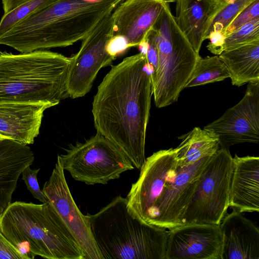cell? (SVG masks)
<instances>
[{
	"mask_svg": "<svg viewBox=\"0 0 259 259\" xmlns=\"http://www.w3.org/2000/svg\"><path fill=\"white\" fill-rule=\"evenodd\" d=\"M70 57L44 50L13 54L0 51V103H47L69 97Z\"/></svg>",
	"mask_w": 259,
	"mask_h": 259,
	"instance_id": "4",
	"label": "cell"
},
{
	"mask_svg": "<svg viewBox=\"0 0 259 259\" xmlns=\"http://www.w3.org/2000/svg\"><path fill=\"white\" fill-rule=\"evenodd\" d=\"M0 231L24 259H86L72 233L53 206L16 201L0 214Z\"/></svg>",
	"mask_w": 259,
	"mask_h": 259,
	"instance_id": "3",
	"label": "cell"
},
{
	"mask_svg": "<svg viewBox=\"0 0 259 259\" xmlns=\"http://www.w3.org/2000/svg\"><path fill=\"white\" fill-rule=\"evenodd\" d=\"M88 216L102 259H165L168 231L140 220L126 198L118 196Z\"/></svg>",
	"mask_w": 259,
	"mask_h": 259,
	"instance_id": "5",
	"label": "cell"
},
{
	"mask_svg": "<svg viewBox=\"0 0 259 259\" xmlns=\"http://www.w3.org/2000/svg\"><path fill=\"white\" fill-rule=\"evenodd\" d=\"M219 225L191 223L168 231L165 259H222Z\"/></svg>",
	"mask_w": 259,
	"mask_h": 259,
	"instance_id": "14",
	"label": "cell"
},
{
	"mask_svg": "<svg viewBox=\"0 0 259 259\" xmlns=\"http://www.w3.org/2000/svg\"><path fill=\"white\" fill-rule=\"evenodd\" d=\"M112 13L82 40L78 52L70 57L66 80L69 97L74 99L85 96L91 90L99 70L111 65L116 59L107 48L111 36Z\"/></svg>",
	"mask_w": 259,
	"mask_h": 259,
	"instance_id": "9",
	"label": "cell"
},
{
	"mask_svg": "<svg viewBox=\"0 0 259 259\" xmlns=\"http://www.w3.org/2000/svg\"><path fill=\"white\" fill-rule=\"evenodd\" d=\"M107 48L110 54L115 58L130 48L126 40L119 35H111L108 41Z\"/></svg>",
	"mask_w": 259,
	"mask_h": 259,
	"instance_id": "30",
	"label": "cell"
},
{
	"mask_svg": "<svg viewBox=\"0 0 259 259\" xmlns=\"http://www.w3.org/2000/svg\"><path fill=\"white\" fill-rule=\"evenodd\" d=\"M47 103H0V135L21 143H34L39 133Z\"/></svg>",
	"mask_w": 259,
	"mask_h": 259,
	"instance_id": "16",
	"label": "cell"
},
{
	"mask_svg": "<svg viewBox=\"0 0 259 259\" xmlns=\"http://www.w3.org/2000/svg\"><path fill=\"white\" fill-rule=\"evenodd\" d=\"M229 204L239 212L259 211V157L233 158Z\"/></svg>",
	"mask_w": 259,
	"mask_h": 259,
	"instance_id": "19",
	"label": "cell"
},
{
	"mask_svg": "<svg viewBox=\"0 0 259 259\" xmlns=\"http://www.w3.org/2000/svg\"><path fill=\"white\" fill-rule=\"evenodd\" d=\"M176 149L160 150L146 159L137 181L126 197L129 209L148 224L153 207L178 168Z\"/></svg>",
	"mask_w": 259,
	"mask_h": 259,
	"instance_id": "10",
	"label": "cell"
},
{
	"mask_svg": "<svg viewBox=\"0 0 259 259\" xmlns=\"http://www.w3.org/2000/svg\"><path fill=\"white\" fill-rule=\"evenodd\" d=\"M255 0H230L215 16L206 32L204 39L213 31L224 33L234 18Z\"/></svg>",
	"mask_w": 259,
	"mask_h": 259,
	"instance_id": "25",
	"label": "cell"
},
{
	"mask_svg": "<svg viewBox=\"0 0 259 259\" xmlns=\"http://www.w3.org/2000/svg\"><path fill=\"white\" fill-rule=\"evenodd\" d=\"M5 138H5V137H3L2 136H1V135H0V140H1V139H5Z\"/></svg>",
	"mask_w": 259,
	"mask_h": 259,
	"instance_id": "34",
	"label": "cell"
},
{
	"mask_svg": "<svg viewBox=\"0 0 259 259\" xmlns=\"http://www.w3.org/2000/svg\"><path fill=\"white\" fill-rule=\"evenodd\" d=\"M218 56L229 72L232 85L259 81V40L224 51Z\"/></svg>",
	"mask_w": 259,
	"mask_h": 259,
	"instance_id": "21",
	"label": "cell"
},
{
	"mask_svg": "<svg viewBox=\"0 0 259 259\" xmlns=\"http://www.w3.org/2000/svg\"><path fill=\"white\" fill-rule=\"evenodd\" d=\"M60 0H30L10 12L4 14L0 20V36L28 16Z\"/></svg>",
	"mask_w": 259,
	"mask_h": 259,
	"instance_id": "24",
	"label": "cell"
},
{
	"mask_svg": "<svg viewBox=\"0 0 259 259\" xmlns=\"http://www.w3.org/2000/svg\"><path fill=\"white\" fill-rule=\"evenodd\" d=\"M169 4H163L150 30L158 51L157 65L151 81L154 103L159 108L178 100L200 57L177 25Z\"/></svg>",
	"mask_w": 259,
	"mask_h": 259,
	"instance_id": "6",
	"label": "cell"
},
{
	"mask_svg": "<svg viewBox=\"0 0 259 259\" xmlns=\"http://www.w3.org/2000/svg\"><path fill=\"white\" fill-rule=\"evenodd\" d=\"M4 14H6L30 0H1Z\"/></svg>",
	"mask_w": 259,
	"mask_h": 259,
	"instance_id": "32",
	"label": "cell"
},
{
	"mask_svg": "<svg viewBox=\"0 0 259 259\" xmlns=\"http://www.w3.org/2000/svg\"><path fill=\"white\" fill-rule=\"evenodd\" d=\"M175 0H124L112 13L111 35L123 37L130 48L138 47L158 17L164 3Z\"/></svg>",
	"mask_w": 259,
	"mask_h": 259,
	"instance_id": "15",
	"label": "cell"
},
{
	"mask_svg": "<svg viewBox=\"0 0 259 259\" xmlns=\"http://www.w3.org/2000/svg\"><path fill=\"white\" fill-rule=\"evenodd\" d=\"M223 236L222 259H259V229L236 210L219 225Z\"/></svg>",
	"mask_w": 259,
	"mask_h": 259,
	"instance_id": "18",
	"label": "cell"
},
{
	"mask_svg": "<svg viewBox=\"0 0 259 259\" xmlns=\"http://www.w3.org/2000/svg\"><path fill=\"white\" fill-rule=\"evenodd\" d=\"M146 56L128 57L113 66L98 87L92 104L97 133L116 146L140 169L152 96Z\"/></svg>",
	"mask_w": 259,
	"mask_h": 259,
	"instance_id": "1",
	"label": "cell"
},
{
	"mask_svg": "<svg viewBox=\"0 0 259 259\" xmlns=\"http://www.w3.org/2000/svg\"><path fill=\"white\" fill-rule=\"evenodd\" d=\"M87 3H101L103 2H110V1H114V2H122L124 0H82Z\"/></svg>",
	"mask_w": 259,
	"mask_h": 259,
	"instance_id": "33",
	"label": "cell"
},
{
	"mask_svg": "<svg viewBox=\"0 0 259 259\" xmlns=\"http://www.w3.org/2000/svg\"><path fill=\"white\" fill-rule=\"evenodd\" d=\"M64 171L58 155L52 175L42 191L80 245L86 259H102L92 235L89 216L82 214L76 205Z\"/></svg>",
	"mask_w": 259,
	"mask_h": 259,
	"instance_id": "13",
	"label": "cell"
},
{
	"mask_svg": "<svg viewBox=\"0 0 259 259\" xmlns=\"http://www.w3.org/2000/svg\"><path fill=\"white\" fill-rule=\"evenodd\" d=\"M34 159L28 145L8 138L0 140V214L11 203L20 175Z\"/></svg>",
	"mask_w": 259,
	"mask_h": 259,
	"instance_id": "20",
	"label": "cell"
},
{
	"mask_svg": "<svg viewBox=\"0 0 259 259\" xmlns=\"http://www.w3.org/2000/svg\"><path fill=\"white\" fill-rule=\"evenodd\" d=\"M259 40V18L243 25L225 37L224 51Z\"/></svg>",
	"mask_w": 259,
	"mask_h": 259,
	"instance_id": "26",
	"label": "cell"
},
{
	"mask_svg": "<svg viewBox=\"0 0 259 259\" xmlns=\"http://www.w3.org/2000/svg\"><path fill=\"white\" fill-rule=\"evenodd\" d=\"M0 259H24L22 253L0 231Z\"/></svg>",
	"mask_w": 259,
	"mask_h": 259,
	"instance_id": "29",
	"label": "cell"
},
{
	"mask_svg": "<svg viewBox=\"0 0 259 259\" xmlns=\"http://www.w3.org/2000/svg\"><path fill=\"white\" fill-rule=\"evenodd\" d=\"M219 138L220 148L259 142V81L248 83L244 97L222 116L203 128Z\"/></svg>",
	"mask_w": 259,
	"mask_h": 259,
	"instance_id": "12",
	"label": "cell"
},
{
	"mask_svg": "<svg viewBox=\"0 0 259 259\" xmlns=\"http://www.w3.org/2000/svg\"><path fill=\"white\" fill-rule=\"evenodd\" d=\"M225 35L219 31L211 32L207 39L209 42L206 46L207 49L213 54L219 56L224 51Z\"/></svg>",
	"mask_w": 259,
	"mask_h": 259,
	"instance_id": "31",
	"label": "cell"
},
{
	"mask_svg": "<svg viewBox=\"0 0 259 259\" xmlns=\"http://www.w3.org/2000/svg\"><path fill=\"white\" fill-rule=\"evenodd\" d=\"M230 0H175L176 23L195 52L215 16Z\"/></svg>",
	"mask_w": 259,
	"mask_h": 259,
	"instance_id": "17",
	"label": "cell"
},
{
	"mask_svg": "<svg viewBox=\"0 0 259 259\" xmlns=\"http://www.w3.org/2000/svg\"><path fill=\"white\" fill-rule=\"evenodd\" d=\"M39 169V168L32 169L29 166H28L21 174L22 180L26 184L27 189L34 197L42 203H46L48 201L42 191L40 189L37 179V174Z\"/></svg>",
	"mask_w": 259,
	"mask_h": 259,
	"instance_id": "28",
	"label": "cell"
},
{
	"mask_svg": "<svg viewBox=\"0 0 259 259\" xmlns=\"http://www.w3.org/2000/svg\"><path fill=\"white\" fill-rule=\"evenodd\" d=\"M58 156L64 170L75 180L87 185L106 184L135 168L121 150L98 133L84 143L71 145L64 154Z\"/></svg>",
	"mask_w": 259,
	"mask_h": 259,
	"instance_id": "7",
	"label": "cell"
},
{
	"mask_svg": "<svg viewBox=\"0 0 259 259\" xmlns=\"http://www.w3.org/2000/svg\"><path fill=\"white\" fill-rule=\"evenodd\" d=\"M212 156L187 166H178L175 179L164 189L154 204L148 224L169 230L183 225L184 215L201 172Z\"/></svg>",
	"mask_w": 259,
	"mask_h": 259,
	"instance_id": "11",
	"label": "cell"
},
{
	"mask_svg": "<svg viewBox=\"0 0 259 259\" xmlns=\"http://www.w3.org/2000/svg\"><path fill=\"white\" fill-rule=\"evenodd\" d=\"M257 18H259V0L254 1L235 17L226 29L224 35L227 36Z\"/></svg>",
	"mask_w": 259,
	"mask_h": 259,
	"instance_id": "27",
	"label": "cell"
},
{
	"mask_svg": "<svg viewBox=\"0 0 259 259\" xmlns=\"http://www.w3.org/2000/svg\"><path fill=\"white\" fill-rule=\"evenodd\" d=\"M233 168L229 150L220 148L201 172L184 215L183 225H220L229 207Z\"/></svg>",
	"mask_w": 259,
	"mask_h": 259,
	"instance_id": "8",
	"label": "cell"
},
{
	"mask_svg": "<svg viewBox=\"0 0 259 259\" xmlns=\"http://www.w3.org/2000/svg\"><path fill=\"white\" fill-rule=\"evenodd\" d=\"M180 145L176 148L178 165L185 166L213 155L220 148L219 138L214 133L195 127L181 136Z\"/></svg>",
	"mask_w": 259,
	"mask_h": 259,
	"instance_id": "22",
	"label": "cell"
},
{
	"mask_svg": "<svg viewBox=\"0 0 259 259\" xmlns=\"http://www.w3.org/2000/svg\"><path fill=\"white\" fill-rule=\"evenodd\" d=\"M230 77L226 66L218 56L200 57L185 88L220 81Z\"/></svg>",
	"mask_w": 259,
	"mask_h": 259,
	"instance_id": "23",
	"label": "cell"
},
{
	"mask_svg": "<svg viewBox=\"0 0 259 259\" xmlns=\"http://www.w3.org/2000/svg\"><path fill=\"white\" fill-rule=\"evenodd\" d=\"M121 2L60 0L23 18L0 36L20 53L71 46L82 40Z\"/></svg>",
	"mask_w": 259,
	"mask_h": 259,
	"instance_id": "2",
	"label": "cell"
}]
</instances>
